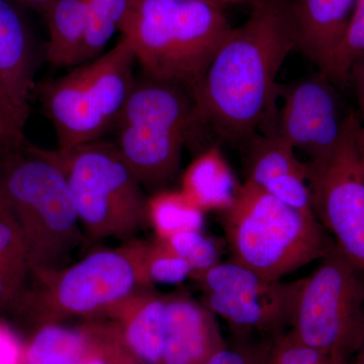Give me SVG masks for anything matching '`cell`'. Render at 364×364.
<instances>
[{"label":"cell","instance_id":"1","mask_svg":"<svg viewBox=\"0 0 364 364\" xmlns=\"http://www.w3.org/2000/svg\"><path fill=\"white\" fill-rule=\"evenodd\" d=\"M231 28L191 91L210 128L231 142L247 141L273 114L277 74L298 49L291 0H255Z\"/></svg>","mask_w":364,"mask_h":364},{"label":"cell","instance_id":"2","mask_svg":"<svg viewBox=\"0 0 364 364\" xmlns=\"http://www.w3.org/2000/svg\"><path fill=\"white\" fill-rule=\"evenodd\" d=\"M231 28L215 0H130L119 32L144 76L191 93Z\"/></svg>","mask_w":364,"mask_h":364},{"label":"cell","instance_id":"3","mask_svg":"<svg viewBox=\"0 0 364 364\" xmlns=\"http://www.w3.org/2000/svg\"><path fill=\"white\" fill-rule=\"evenodd\" d=\"M0 203L18 224L31 272L66 267L85 242L65 173L43 148L0 151Z\"/></svg>","mask_w":364,"mask_h":364},{"label":"cell","instance_id":"4","mask_svg":"<svg viewBox=\"0 0 364 364\" xmlns=\"http://www.w3.org/2000/svg\"><path fill=\"white\" fill-rule=\"evenodd\" d=\"M149 241L132 239L93 251L70 267L31 272L26 291L11 312L36 329L73 318H100L136 293L154 289L146 272Z\"/></svg>","mask_w":364,"mask_h":364},{"label":"cell","instance_id":"5","mask_svg":"<svg viewBox=\"0 0 364 364\" xmlns=\"http://www.w3.org/2000/svg\"><path fill=\"white\" fill-rule=\"evenodd\" d=\"M114 126L119 154L154 193L176 176L183 148H200L210 129L188 90L144 75L136 78Z\"/></svg>","mask_w":364,"mask_h":364},{"label":"cell","instance_id":"6","mask_svg":"<svg viewBox=\"0 0 364 364\" xmlns=\"http://www.w3.org/2000/svg\"><path fill=\"white\" fill-rule=\"evenodd\" d=\"M221 213L231 260L268 280H282L321 259L332 244L316 215L289 207L249 181Z\"/></svg>","mask_w":364,"mask_h":364},{"label":"cell","instance_id":"7","mask_svg":"<svg viewBox=\"0 0 364 364\" xmlns=\"http://www.w3.org/2000/svg\"><path fill=\"white\" fill-rule=\"evenodd\" d=\"M46 150L65 173L79 223L92 240L136 238L149 227L148 198L114 143Z\"/></svg>","mask_w":364,"mask_h":364},{"label":"cell","instance_id":"8","mask_svg":"<svg viewBox=\"0 0 364 364\" xmlns=\"http://www.w3.org/2000/svg\"><path fill=\"white\" fill-rule=\"evenodd\" d=\"M136 63L130 44L121 37L109 52L36 88L59 149L102 140L116 124L135 83Z\"/></svg>","mask_w":364,"mask_h":364},{"label":"cell","instance_id":"9","mask_svg":"<svg viewBox=\"0 0 364 364\" xmlns=\"http://www.w3.org/2000/svg\"><path fill=\"white\" fill-rule=\"evenodd\" d=\"M291 334L324 356H355L364 340V275L332 242L317 269L298 280Z\"/></svg>","mask_w":364,"mask_h":364},{"label":"cell","instance_id":"10","mask_svg":"<svg viewBox=\"0 0 364 364\" xmlns=\"http://www.w3.org/2000/svg\"><path fill=\"white\" fill-rule=\"evenodd\" d=\"M360 116L352 112L339 145L308 161L314 213L337 247L364 275V159L359 148Z\"/></svg>","mask_w":364,"mask_h":364},{"label":"cell","instance_id":"11","mask_svg":"<svg viewBox=\"0 0 364 364\" xmlns=\"http://www.w3.org/2000/svg\"><path fill=\"white\" fill-rule=\"evenodd\" d=\"M203 287V304L235 331L270 338L291 326L298 282L268 280L235 262H219L193 277Z\"/></svg>","mask_w":364,"mask_h":364},{"label":"cell","instance_id":"12","mask_svg":"<svg viewBox=\"0 0 364 364\" xmlns=\"http://www.w3.org/2000/svg\"><path fill=\"white\" fill-rule=\"evenodd\" d=\"M282 90L275 133L311 160L327 156L343 138L353 109L345 105L338 87L324 74L296 81Z\"/></svg>","mask_w":364,"mask_h":364},{"label":"cell","instance_id":"13","mask_svg":"<svg viewBox=\"0 0 364 364\" xmlns=\"http://www.w3.org/2000/svg\"><path fill=\"white\" fill-rule=\"evenodd\" d=\"M20 6L13 0H0V93L28 119L37 88L38 54Z\"/></svg>","mask_w":364,"mask_h":364},{"label":"cell","instance_id":"14","mask_svg":"<svg viewBox=\"0 0 364 364\" xmlns=\"http://www.w3.org/2000/svg\"><path fill=\"white\" fill-rule=\"evenodd\" d=\"M214 313L186 294H170L159 364H205L226 346Z\"/></svg>","mask_w":364,"mask_h":364},{"label":"cell","instance_id":"15","mask_svg":"<svg viewBox=\"0 0 364 364\" xmlns=\"http://www.w3.org/2000/svg\"><path fill=\"white\" fill-rule=\"evenodd\" d=\"M168 296L155 289H139L109 306L100 318L117 326L127 348L135 358L147 364H159L164 348Z\"/></svg>","mask_w":364,"mask_h":364},{"label":"cell","instance_id":"16","mask_svg":"<svg viewBox=\"0 0 364 364\" xmlns=\"http://www.w3.org/2000/svg\"><path fill=\"white\" fill-rule=\"evenodd\" d=\"M358 0H291L298 49L320 71L346 32Z\"/></svg>","mask_w":364,"mask_h":364},{"label":"cell","instance_id":"17","mask_svg":"<svg viewBox=\"0 0 364 364\" xmlns=\"http://www.w3.org/2000/svg\"><path fill=\"white\" fill-rule=\"evenodd\" d=\"M240 186L219 146L214 144L188 165L182 174L181 191L203 213L224 212L233 205Z\"/></svg>","mask_w":364,"mask_h":364},{"label":"cell","instance_id":"18","mask_svg":"<svg viewBox=\"0 0 364 364\" xmlns=\"http://www.w3.org/2000/svg\"><path fill=\"white\" fill-rule=\"evenodd\" d=\"M42 14L49 33L47 61L56 67L81 64L88 32L86 0H52Z\"/></svg>","mask_w":364,"mask_h":364},{"label":"cell","instance_id":"19","mask_svg":"<svg viewBox=\"0 0 364 364\" xmlns=\"http://www.w3.org/2000/svg\"><path fill=\"white\" fill-rule=\"evenodd\" d=\"M91 349L92 339L87 325H43L33 330L23 345V364H79Z\"/></svg>","mask_w":364,"mask_h":364},{"label":"cell","instance_id":"20","mask_svg":"<svg viewBox=\"0 0 364 364\" xmlns=\"http://www.w3.org/2000/svg\"><path fill=\"white\" fill-rule=\"evenodd\" d=\"M30 279V261L20 229L0 203V314L13 310Z\"/></svg>","mask_w":364,"mask_h":364},{"label":"cell","instance_id":"21","mask_svg":"<svg viewBox=\"0 0 364 364\" xmlns=\"http://www.w3.org/2000/svg\"><path fill=\"white\" fill-rule=\"evenodd\" d=\"M246 181L263 188L267 182L286 176L299 173L308 176V165L301 162L296 149L275 133L251 136L247 140Z\"/></svg>","mask_w":364,"mask_h":364},{"label":"cell","instance_id":"22","mask_svg":"<svg viewBox=\"0 0 364 364\" xmlns=\"http://www.w3.org/2000/svg\"><path fill=\"white\" fill-rule=\"evenodd\" d=\"M148 222L155 238L166 240L188 231H203L205 213L179 191L161 189L148 198Z\"/></svg>","mask_w":364,"mask_h":364},{"label":"cell","instance_id":"23","mask_svg":"<svg viewBox=\"0 0 364 364\" xmlns=\"http://www.w3.org/2000/svg\"><path fill=\"white\" fill-rule=\"evenodd\" d=\"M129 4L130 0H86L88 32L81 64L104 54L112 36L119 31Z\"/></svg>","mask_w":364,"mask_h":364},{"label":"cell","instance_id":"24","mask_svg":"<svg viewBox=\"0 0 364 364\" xmlns=\"http://www.w3.org/2000/svg\"><path fill=\"white\" fill-rule=\"evenodd\" d=\"M364 54V0H358L343 38L320 71L338 88L347 85L352 64Z\"/></svg>","mask_w":364,"mask_h":364},{"label":"cell","instance_id":"25","mask_svg":"<svg viewBox=\"0 0 364 364\" xmlns=\"http://www.w3.org/2000/svg\"><path fill=\"white\" fill-rule=\"evenodd\" d=\"M146 272L148 279L155 284H179L193 275V268L188 261L174 253L159 239L149 241Z\"/></svg>","mask_w":364,"mask_h":364},{"label":"cell","instance_id":"26","mask_svg":"<svg viewBox=\"0 0 364 364\" xmlns=\"http://www.w3.org/2000/svg\"><path fill=\"white\" fill-rule=\"evenodd\" d=\"M193 268L191 279L202 274L220 262L217 244L203 231H188L161 240Z\"/></svg>","mask_w":364,"mask_h":364},{"label":"cell","instance_id":"27","mask_svg":"<svg viewBox=\"0 0 364 364\" xmlns=\"http://www.w3.org/2000/svg\"><path fill=\"white\" fill-rule=\"evenodd\" d=\"M260 188L303 214L315 215L308 176L305 174H286L267 182Z\"/></svg>","mask_w":364,"mask_h":364},{"label":"cell","instance_id":"28","mask_svg":"<svg viewBox=\"0 0 364 364\" xmlns=\"http://www.w3.org/2000/svg\"><path fill=\"white\" fill-rule=\"evenodd\" d=\"M95 344L111 364H147L135 358L127 348L119 328L111 320L93 318L87 322Z\"/></svg>","mask_w":364,"mask_h":364},{"label":"cell","instance_id":"29","mask_svg":"<svg viewBox=\"0 0 364 364\" xmlns=\"http://www.w3.org/2000/svg\"><path fill=\"white\" fill-rule=\"evenodd\" d=\"M324 358L287 332L272 340L267 364H322Z\"/></svg>","mask_w":364,"mask_h":364},{"label":"cell","instance_id":"30","mask_svg":"<svg viewBox=\"0 0 364 364\" xmlns=\"http://www.w3.org/2000/svg\"><path fill=\"white\" fill-rule=\"evenodd\" d=\"M26 121L28 119L16 111L0 93V151L18 147L26 142Z\"/></svg>","mask_w":364,"mask_h":364},{"label":"cell","instance_id":"31","mask_svg":"<svg viewBox=\"0 0 364 364\" xmlns=\"http://www.w3.org/2000/svg\"><path fill=\"white\" fill-rule=\"evenodd\" d=\"M273 340V339H272ZM272 340L259 346H226L215 351L205 364H267Z\"/></svg>","mask_w":364,"mask_h":364},{"label":"cell","instance_id":"32","mask_svg":"<svg viewBox=\"0 0 364 364\" xmlns=\"http://www.w3.org/2000/svg\"><path fill=\"white\" fill-rule=\"evenodd\" d=\"M23 345L18 334L0 320V364H23Z\"/></svg>","mask_w":364,"mask_h":364},{"label":"cell","instance_id":"33","mask_svg":"<svg viewBox=\"0 0 364 364\" xmlns=\"http://www.w3.org/2000/svg\"><path fill=\"white\" fill-rule=\"evenodd\" d=\"M351 83L355 90V95L364 92V54L352 64L350 70H349L347 85Z\"/></svg>","mask_w":364,"mask_h":364},{"label":"cell","instance_id":"34","mask_svg":"<svg viewBox=\"0 0 364 364\" xmlns=\"http://www.w3.org/2000/svg\"><path fill=\"white\" fill-rule=\"evenodd\" d=\"M13 1L18 4V6H28L30 9H36V11L42 13L46 6H48L49 2L52 0H13Z\"/></svg>","mask_w":364,"mask_h":364},{"label":"cell","instance_id":"35","mask_svg":"<svg viewBox=\"0 0 364 364\" xmlns=\"http://www.w3.org/2000/svg\"><path fill=\"white\" fill-rule=\"evenodd\" d=\"M322 364H354L353 360L342 356H325Z\"/></svg>","mask_w":364,"mask_h":364},{"label":"cell","instance_id":"36","mask_svg":"<svg viewBox=\"0 0 364 364\" xmlns=\"http://www.w3.org/2000/svg\"><path fill=\"white\" fill-rule=\"evenodd\" d=\"M354 364H364V340L361 344L360 348L355 354V359L353 360Z\"/></svg>","mask_w":364,"mask_h":364},{"label":"cell","instance_id":"37","mask_svg":"<svg viewBox=\"0 0 364 364\" xmlns=\"http://www.w3.org/2000/svg\"><path fill=\"white\" fill-rule=\"evenodd\" d=\"M356 97H358L359 109H360V119L364 124V92L359 93V95H356Z\"/></svg>","mask_w":364,"mask_h":364},{"label":"cell","instance_id":"38","mask_svg":"<svg viewBox=\"0 0 364 364\" xmlns=\"http://www.w3.org/2000/svg\"><path fill=\"white\" fill-rule=\"evenodd\" d=\"M359 148H360L361 154H363L364 159V124H361L360 131L358 135Z\"/></svg>","mask_w":364,"mask_h":364},{"label":"cell","instance_id":"39","mask_svg":"<svg viewBox=\"0 0 364 364\" xmlns=\"http://www.w3.org/2000/svg\"><path fill=\"white\" fill-rule=\"evenodd\" d=\"M215 1L219 2L220 4H246V2H254L255 0H215Z\"/></svg>","mask_w":364,"mask_h":364},{"label":"cell","instance_id":"40","mask_svg":"<svg viewBox=\"0 0 364 364\" xmlns=\"http://www.w3.org/2000/svg\"><path fill=\"white\" fill-rule=\"evenodd\" d=\"M81 363H82V361H81ZM81 363H79V364H81Z\"/></svg>","mask_w":364,"mask_h":364}]
</instances>
